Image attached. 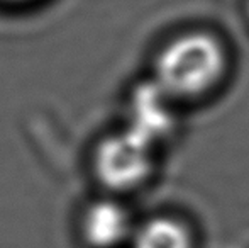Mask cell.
Returning a JSON list of instances; mask_svg holds the SVG:
<instances>
[{"instance_id":"obj_1","label":"cell","mask_w":249,"mask_h":248,"mask_svg":"<svg viewBox=\"0 0 249 248\" xmlns=\"http://www.w3.org/2000/svg\"><path fill=\"white\" fill-rule=\"evenodd\" d=\"M227 70L226 43L212 31L188 29L160 48L153 65V82L171 100H192L219 87Z\"/></svg>"},{"instance_id":"obj_2","label":"cell","mask_w":249,"mask_h":248,"mask_svg":"<svg viewBox=\"0 0 249 248\" xmlns=\"http://www.w3.org/2000/svg\"><path fill=\"white\" fill-rule=\"evenodd\" d=\"M153 169V146L129 129L104 138L93 155V170L99 182L115 192L142 186Z\"/></svg>"},{"instance_id":"obj_3","label":"cell","mask_w":249,"mask_h":248,"mask_svg":"<svg viewBox=\"0 0 249 248\" xmlns=\"http://www.w3.org/2000/svg\"><path fill=\"white\" fill-rule=\"evenodd\" d=\"M171 102L153 80L139 83L131 95V117L125 129L154 146L173 129Z\"/></svg>"},{"instance_id":"obj_4","label":"cell","mask_w":249,"mask_h":248,"mask_svg":"<svg viewBox=\"0 0 249 248\" xmlns=\"http://www.w3.org/2000/svg\"><path fill=\"white\" fill-rule=\"evenodd\" d=\"M82 233L92 248H114L131 233V216L115 201H95L83 214Z\"/></svg>"},{"instance_id":"obj_5","label":"cell","mask_w":249,"mask_h":248,"mask_svg":"<svg viewBox=\"0 0 249 248\" xmlns=\"http://www.w3.org/2000/svg\"><path fill=\"white\" fill-rule=\"evenodd\" d=\"M132 248H194V236L177 218L156 216L134 231Z\"/></svg>"},{"instance_id":"obj_6","label":"cell","mask_w":249,"mask_h":248,"mask_svg":"<svg viewBox=\"0 0 249 248\" xmlns=\"http://www.w3.org/2000/svg\"><path fill=\"white\" fill-rule=\"evenodd\" d=\"M246 16H248V20H249V0H246Z\"/></svg>"},{"instance_id":"obj_7","label":"cell","mask_w":249,"mask_h":248,"mask_svg":"<svg viewBox=\"0 0 249 248\" xmlns=\"http://www.w3.org/2000/svg\"><path fill=\"white\" fill-rule=\"evenodd\" d=\"M7 2H27V0H7Z\"/></svg>"}]
</instances>
